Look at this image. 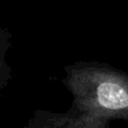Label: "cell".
<instances>
[{"label":"cell","instance_id":"cell-2","mask_svg":"<svg viewBox=\"0 0 128 128\" xmlns=\"http://www.w3.org/2000/svg\"><path fill=\"white\" fill-rule=\"evenodd\" d=\"M11 44H12V35L10 30L4 27H0V94L12 78V68L7 61Z\"/></svg>","mask_w":128,"mask_h":128},{"label":"cell","instance_id":"cell-1","mask_svg":"<svg viewBox=\"0 0 128 128\" xmlns=\"http://www.w3.org/2000/svg\"><path fill=\"white\" fill-rule=\"evenodd\" d=\"M62 83L72 96L63 116L86 128H112L128 122V73L107 63L80 61L64 66Z\"/></svg>","mask_w":128,"mask_h":128},{"label":"cell","instance_id":"cell-3","mask_svg":"<svg viewBox=\"0 0 128 128\" xmlns=\"http://www.w3.org/2000/svg\"><path fill=\"white\" fill-rule=\"evenodd\" d=\"M94 1H104V0H94Z\"/></svg>","mask_w":128,"mask_h":128}]
</instances>
